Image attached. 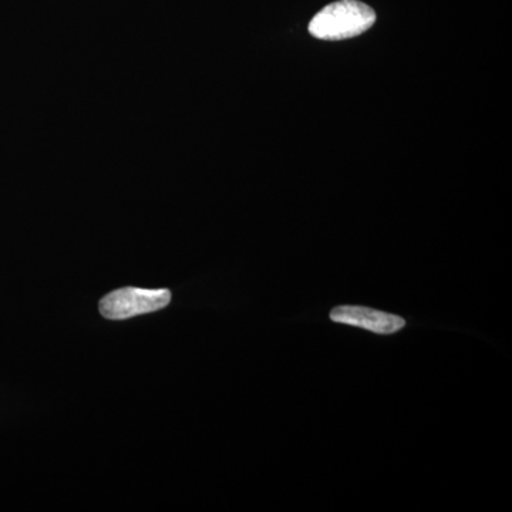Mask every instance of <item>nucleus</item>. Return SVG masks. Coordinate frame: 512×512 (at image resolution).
Returning <instances> with one entry per match:
<instances>
[{"label":"nucleus","mask_w":512,"mask_h":512,"mask_svg":"<svg viewBox=\"0 0 512 512\" xmlns=\"http://www.w3.org/2000/svg\"><path fill=\"white\" fill-rule=\"evenodd\" d=\"M376 22V12L359 0H338L320 10L309 23V33L320 40L352 39Z\"/></svg>","instance_id":"1"},{"label":"nucleus","mask_w":512,"mask_h":512,"mask_svg":"<svg viewBox=\"0 0 512 512\" xmlns=\"http://www.w3.org/2000/svg\"><path fill=\"white\" fill-rule=\"evenodd\" d=\"M168 289L121 288L104 296L100 313L109 320H126L138 315L161 311L170 305Z\"/></svg>","instance_id":"2"},{"label":"nucleus","mask_w":512,"mask_h":512,"mask_svg":"<svg viewBox=\"0 0 512 512\" xmlns=\"http://www.w3.org/2000/svg\"><path fill=\"white\" fill-rule=\"evenodd\" d=\"M330 319L343 325L370 330L379 335H392L406 326V320L400 316L362 308V306H339L330 312Z\"/></svg>","instance_id":"3"}]
</instances>
